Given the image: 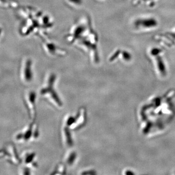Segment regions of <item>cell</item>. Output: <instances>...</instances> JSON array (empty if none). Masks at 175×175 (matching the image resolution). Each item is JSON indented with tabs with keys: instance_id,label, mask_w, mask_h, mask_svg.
Segmentation results:
<instances>
[{
	"instance_id": "7a4b0ae2",
	"label": "cell",
	"mask_w": 175,
	"mask_h": 175,
	"mask_svg": "<svg viewBox=\"0 0 175 175\" xmlns=\"http://www.w3.org/2000/svg\"><path fill=\"white\" fill-rule=\"evenodd\" d=\"M87 110L84 107L78 109L75 115L69 114L64 118L63 125L67 126L72 131L80 130L85 126L87 122Z\"/></svg>"
},
{
	"instance_id": "9c48e42d",
	"label": "cell",
	"mask_w": 175,
	"mask_h": 175,
	"mask_svg": "<svg viewBox=\"0 0 175 175\" xmlns=\"http://www.w3.org/2000/svg\"><path fill=\"white\" fill-rule=\"evenodd\" d=\"M36 153L35 152H31L30 153H28L26 155L25 159V163L27 164H31L32 167L35 169L38 167V164L36 161H35V159L36 158Z\"/></svg>"
},
{
	"instance_id": "52a82bcc",
	"label": "cell",
	"mask_w": 175,
	"mask_h": 175,
	"mask_svg": "<svg viewBox=\"0 0 175 175\" xmlns=\"http://www.w3.org/2000/svg\"><path fill=\"white\" fill-rule=\"evenodd\" d=\"M157 21L153 18L141 19L136 22V24L137 25H140L144 27V28H151L155 27L157 25Z\"/></svg>"
},
{
	"instance_id": "8992f818",
	"label": "cell",
	"mask_w": 175,
	"mask_h": 175,
	"mask_svg": "<svg viewBox=\"0 0 175 175\" xmlns=\"http://www.w3.org/2000/svg\"><path fill=\"white\" fill-rule=\"evenodd\" d=\"M78 158V153L75 150H70L64 157V164L67 166H73L76 163Z\"/></svg>"
},
{
	"instance_id": "3957f363",
	"label": "cell",
	"mask_w": 175,
	"mask_h": 175,
	"mask_svg": "<svg viewBox=\"0 0 175 175\" xmlns=\"http://www.w3.org/2000/svg\"><path fill=\"white\" fill-rule=\"evenodd\" d=\"M34 121L30 124L25 132L18 135L17 138L18 140L24 139L25 141H27L31 139L32 138L36 139L39 137L40 136L39 126Z\"/></svg>"
},
{
	"instance_id": "5b68a950",
	"label": "cell",
	"mask_w": 175,
	"mask_h": 175,
	"mask_svg": "<svg viewBox=\"0 0 175 175\" xmlns=\"http://www.w3.org/2000/svg\"><path fill=\"white\" fill-rule=\"evenodd\" d=\"M72 130L65 126L62 125L61 129V136L62 143L66 147L71 148L74 145V141Z\"/></svg>"
},
{
	"instance_id": "30bf717a",
	"label": "cell",
	"mask_w": 175,
	"mask_h": 175,
	"mask_svg": "<svg viewBox=\"0 0 175 175\" xmlns=\"http://www.w3.org/2000/svg\"><path fill=\"white\" fill-rule=\"evenodd\" d=\"M24 78L26 81L29 82L32 79V75L30 70V66L28 64L26 65V67L24 72Z\"/></svg>"
},
{
	"instance_id": "277c9868",
	"label": "cell",
	"mask_w": 175,
	"mask_h": 175,
	"mask_svg": "<svg viewBox=\"0 0 175 175\" xmlns=\"http://www.w3.org/2000/svg\"><path fill=\"white\" fill-rule=\"evenodd\" d=\"M36 94L33 91H30L27 96L26 105L27 106L29 116L34 121L37 115L36 107Z\"/></svg>"
},
{
	"instance_id": "ba28073f",
	"label": "cell",
	"mask_w": 175,
	"mask_h": 175,
	"mask_svg": "<svg viewBox=\"0 0 175 175\" xmlns=\"http://www.w3.org/2000/svg\"><path fill=\"white\" fill-rule=\"evenodd\" d=\"M67 166L64 163H59L56 166L51 173V175H65L66 173Z\"/></svg>"
},
{
	"instance_id": "6da1fadb",
	"label": "cell",
	"mask_w": 175,
	"mask_h": 175,
	"mask_svg": "<svg viewBox=\"0 0 175 175\" xmlns=\"http://www.w3.org/2000/svg\"><path fill=\"white\" fill-rule=\"evenodd\" d=\"M56 77L50 75L40 90V96L56 109L62 108L63 102L55 88Z\"/></svg>"
},
{
	"instance_id": "8fae6325",
	"label": "cell",
	"mask_w": 175,
	"mask_h": 175,
	"mask_svg": "<svg viewBox=\"0 0 175 175\" xmlns=\"http://www.w3.org/2000/svg\"><path fill=\"white\" fill-rule=\"evenodd\" d=\"M96 174V171L93 169H88L82 172L81 174L82 175H95Z\"/></svg>"
}]
</instances>
